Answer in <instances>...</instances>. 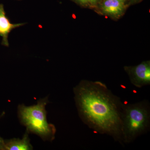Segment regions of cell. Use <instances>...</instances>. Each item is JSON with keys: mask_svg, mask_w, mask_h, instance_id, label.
Returning a JSON list of instances; mask_svg holds the SVG:
<instances>
[{"mask_svg": "<svg viewBox=\"0 0 150 150\" xmlns=\"http://www.w3.org/2000/svg\"><path fill=\"white\" fill-rule=\"evenodd\" d=\"M120 1H122L124 2H125L126 0H120Z\"/></svg>", "mask_w": 150, "mask_h": 150, "instance_id": "cell-11", "label": "cell"}, {"mask_svg": "<svg viewBox=\"0 0 150 150\" xmlns=\"http://www.w3.org/2000/svg\"><path fill=\"white\" fill-rule=\"evenodd\" d=\"M131 83L138 88L150 85V62H144L134 67H126Z\"/></svg>", "mask_w": 150, "mask_h": 150, "instance_id": "cell-4", "label": "cell"}, {"mask_svg": "<svg viewBox=\"0 0 150 150\" xmlns=\"http://www.w3.org/2000/svg\"><path fill=\"white\" fill-rule=\"evenodd\" d=\"M18 1H20V0H18Z\"/></svg>", "mask_w": 150, "mask_h": 150, "instance_id": "cell-13", "label": "cell"}, {"mask_svg": "<svg viewBox=\"0 0 150 150\" xmlns=\"http://www.w3.org/2000/svg\"><path fill=\"white\" fill-rule=\"evenodd\" d=\"M74 1L82 5L86 4L88 3L91 4V0H74Z\"/></svg>", "mask_w": 150, "mask_h": 150, "instance_id": "cell-9", "label": "cell"}, {"mask_svg": "<svg viewBox=\"0 0 150 150\" xmlns=\"http://www.w3.org/2000/svg\"><path fill=\"white\" fill-rule=\"evenodd\" d=\"M98 0H91V4H95L97 2Z\"/></svg>", "mask_w": 150, "mask_h": 150, "instance_id": "cell-10", "label": "cell"}, {"mask_svg": "<svg viewBox=\"0 0 150 150\" xmlns=\"http://www.w3.org/2000/svg\"><path fill=\"white\" fill-rule=\"evenodd\" d=\"M125 8V2L120 0H105L101 5L104 13L115 17L121 16Z\"/></svg>", "mask_w": 150, "mask_h": 150, "instance_id": "cell-7", "label": "cell"}, {"mask_svg": "<svg viewBox=\"0 0 150 150\" xmlns=\"http://www.w3.org/2000/svg\"><path fill=\"white\" fill-rule=\"evenodd\" d=\"M49 102L47 96L30 106L19 105L18 115L20 122L29 134H36L43 141L52 142L55 139L56 129L54 124L47 121L46 107Z\"/></svg>", "mask_w": 150, "mask_h": 150, "instance_id": "cell-2", "label": "cell"}, {"mask_svg": "<svg viewBox=\"0 0 150 150\" xmlns=\"http://www.w3.org/2000/svg\"><path fill=\"white\" fill-rule=\"evenodd\" d=\"M131 1H137V0H131Z\"/></svg>", "mask_w": 150, "mask_h": 150, "instance_id": "cell-12", "label": "cell"}, {"mask_svg": "<svg viewBox=\"0 0 150 150\" xmlns=\"http://www.w3.org/2000/svg\"><path fill=\"white\" fill-rule=\"evenodd\" d=\"M4 115V113L0 115V118H1L3 115ZM5 140L0 137V150H4V149Z\"/></svg>", "mask_w": 150, "mask_h": 150, "instance_id": "cell-8", "label": "cell"}, {"mask_svg": "<svg viewBox=\"0 0 150 150\" xmlns=\"http://www.w3.org/2000/svg\"><path fill=\"white\" fill-rule=\"evenodd\" d=\"M25 24V23H11L10 21L6 16V13L4 5L0 4V36L2 38L1 44L3 46L8 47V37L9 34L13 30L20 27Z\"/></svg>", "mask_w": 150, "mask_h": 150, "instance_id": "cell-5", "label": "cell"}, {"mask_svg": "<svg viewBox=\"0 0 150 150\" xmlns=\"http://www.w3.org/2000/svg\"><path fill=\"white\" fill-rule=\"evenodd\" d=\"M121 119L123 144H130L149 130V102L144 100L133 104L123 103Z\"/></svg>", "mask_w": 150, "mask_h": 150, "instance_id": "cell-3", "label": "cell"}, {"mask_svg": "<svg viewBox=\"0 0 150 150\" xmlns=\"http://www.w3.org/2000/svg\"><path fill=\"white\" fill-rule=\"evenodd\" d=\"M29 133L27 131L23 135L22 139L13 138L5 140L4 150H31L33 147L30 143Z\"/></svg>", "mask_w": 150, "mask_h": 150, "instance_id": "cell-6", "label": "cell"}, {"mask_svg": "<svg viewBox=\"0 0 150 150\" xmlns=\"http://www.w3.org/2000/svg\"><path fill=\"white\" fill-rule=\"evenodd\" d=\"M74 93L82 121L96 133L110 136L124 145L121 98L99 81H81L74 88Z\"/></svg>", "mask_w": 150, "mask_h": 150, "instance_id": "cell-1", "label": "cell"}]
</instances>
